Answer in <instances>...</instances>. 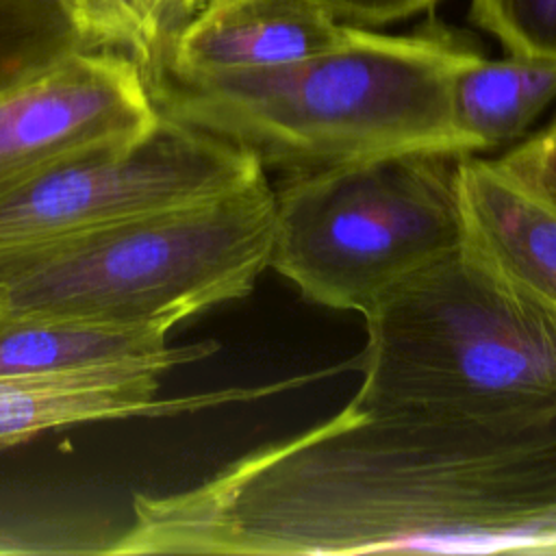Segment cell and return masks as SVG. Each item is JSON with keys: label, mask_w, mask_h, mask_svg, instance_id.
Returning <instances> with one entry per match:
<instances>
[{"label": "cell", "mask_w": 556, "mask_h": 556, "mask_svg": "<svg viewBox=\"0 0 556 556\" xmlns=\"http://www.w3.org/2000/svg\"><path fill=\"white\" fill-rule=\"evenodd\" d=\"M161 122L143 67L80 46L0 91V187L46 167L126 150Z\"/></svg>", "instance_id": "cell-7"}, {"label": "cell", "mask_w": 556, "mask_h": 556, "mask_svg": "<svg viewBox=\"0 0 556 556\" xmlns=\"http://www.w3.org/2000/svg\"><path fill=\"white\" fill-rule=\"evenodd\" d=\"M463 241L513 285L556 311V202L500 159L458 156Z\"/></svg>", "instance_id": "cell-10"}, {"label": "cell", "mask_w": 556, "mask_h": 556, "mask_svg": "<svg viewBox=\"0 0 556 556\" xmlns=\"http://www.w3.org/2000/svg\"><path fill=\"white\" fill-rule=\"evenodd\" d=\"M274 213L263 174L198 204L0 250V315L172 330L254 289L269 267Z\"/></svg>", "instance_id": "cell-3"}, {"label": "cell", "mask_w": 556, "mask_h": 556, "mask_svg": "<svg viewBox=\"0 0 556 556\" xmlns=\"http://www.w3.org/2000/svg\"><path fill=\"white\" fill-rule=\"evenodd\" d=\"M556 98V61L471 50L450 80V113L469 154L519 139Z\"/></svg>", "instance_id": "cell-11"}, {"label": "cell", "mask_w": 556, "mask_h": 556, "mask_svg": "<svg viewBox=\"0 0 556 556\" xmlns=\"http://www.w3.org/2000/svg\"><path fill=\"white\" fill-rule=\"evenodd\" d=\"M371 402L491 404L556 393V311L460 241L363 313Z\"/></svg>", "instance_id": "cell-4"}, {"label": "cell", "mask_w": 556, "mask_h": 556, "mask_svg": "<svg viewBox=\"0 0 556 556\" xmlns=\"http://www.w3.org/2000/svg\"><path fill=\"white\" fill-rule=\"evenodd\" d=\"M348 33L350 26L315 0H206L148 65L176 72L258 70L330 50Z\"/></svg>", "instance_id": "cell-9"}, {"label": "cell", "mask_w": 556, "mask_h": 556, "mask_svg": "<svg viewBox=\"0 0 556 556\" xmlns=\"http://www.w3.org/2000/svg\"><path fill=\"white\" fill-rule=\"evenodd\" d=\"M469 17L508 54L556 61V0H471Z\"/></svg>", "instance_id": "cell-15"}, {"label": "cell", "mask_w": 556, "mask_h": 556, "mask_svg": "<svg viewBox=\"0 0 556 556\" xmlns=\"http://www.w3.org/2000/svg\"><path fill=\"white\" fill-rule=\"evenodd\" d=\"M337 20L363 26H380L432 9L439 0H315Z\"/></svg>", "instance_id": "cell-17"}, {"label": "cell", "mask_w": 556, "mask_h": 556, "mask_svg": "<svg viewBox=\"0 0 556 556\" xmlns=\"http://www.w3.org/2000/svg\"><path fill=\"white\" fill-rule=\"evenodd\" d=\"M85 46L115 48L146 67L193 13L187 0H65Z\"/></svg>", "instance_id": "cell-13"}, {"label": "cell", "mask_w": 556, "mask_h": 556, "mask_svg": "<svg viewBox=\"0 0 556 556\" xmlns=\"http://www.w3.org/2000/svg\"><path fill=\"white\" fill-rule=\"evenodd\" d=\"M102 552L556 554V393L491 404L352 395L189 489L135 493L128 528Z\"/></svg>", "instance_id": "cell-1"}, {"label": "cell", "mask_w": 556, "mask_h": 556, "mask_svg": "<svg viewBox=\"0 0 556 556\" xmlns=\"http://www.w3.org/2000/svg\"><path fill=\"white\" fill-rule=\"evenodd\" d=\"M458 156L400 152L282 176L269 267L304 300L363 315L463 241Z\"/></svg>", "instance_id": "cell-5"}, {"label": "cell", "mask_w": 556, "mask_h": 556, "mask_svg": "<svg viewBox=\"0 0 556 556\" xmlns=\"http://www.w3.org/2000/svg\"><path fill=\"white\" fill-rule=\"evenodd\" d=\"M497 159L534 191L556 202V117Z\"/></svg>", "instance_id": "cell-16"}, {"label": "cell", "mask_w": 556, "mask_h": 556, "mask_svg": "<svg viewBox=\"0 0 556 556\" xmlns=\"http://www.w3.org/2000/svg\"><path fill=\"white\" fill-rule=\"evenodd\" d=\"M263 174L243 148L161 115L132 148L65 161L0 187V250L198 204Z\"/></svg>", "instance_id": "cell-6"}, {"label": "cell", "mask_w": 556, "mask_h": 556, "mask_svg": "<svg viewBox=\"0 0 556 556\" xmlns=\"http://www.w3.org/2000/svg\"><path fill=\"white\" fill-rule=\"evenodd\" d=\"M215 350V341H198L178 348L167 345L150 356L67 371L0 376V452L65 426L169 417L239 397L241 391L159 397L165 371L176 365L202 361Z\"/></svg>", "instance_id": "cell-8"}, {"label": "cell", "mask_w": 556, "mask_h": 556, "mask_svg": "<svg viewBox=\"0 0 556 556\" xmlns=\"http://www.w3.org/2000/svg\"><path fill=\"white\" fill-rule=\"evenodd\" d=\"M169 330L91 319L0 315V376L67 371L150 356L167 348Z\"/></svg>", "instance_id": "cell-12"}, {"label": "cell", "mask_w": 556, "mask_h": 556, "mask_svg": "<svg viewBox=\"0 0 556 556\" xmlns=\"http://www.w3.org/2000/svg\"><path fill=\"white\" fill-rule=\"evenodd\" d=\"M80 46L65 0H0V91Z\"/></svg>", "instance_id": "cell-14"}, {"label": "cell", "mask_w": 556, "mask_h": 556, "mask_svg": "<svg viewBox=\"0 0 556 556\" xmlns=\"http://www.w3.org/2000/svg\"><path fill=\"white\" fill-rule=\"evenodd\" d=\"M471 50L441 26L413 35L350 26L334 48L282 65L143 74L161 115L291 176L400 152L469 154L452 124L450 80Z\"/></svg>", "instance_id": "cell-2"}, {"label": "cell", "mask_w": 556, "mask_h": 556, "mask_svg": "<svg viewBox=\"0 0 556 556\" xmlns=\"http://www.w3.org/2000/svg\"><path fill=\"white\" fill-rule=\"evenodd\" d=\"M187 2H189L193 9H198V7H200V4H204L206 0H187Z\"/></svg>", "instance_id": "cell-18"}]
</instances>
